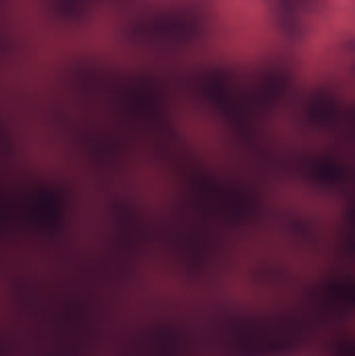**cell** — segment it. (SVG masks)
Segmentation results:
<instances>
[{"mask_svg": "<svg viewBox=\"0 0 355 356\" xmlns=\"http://www.w3.org/2000/svg\"><path fill=\"white\" fill-rule=\"evenodd\" d=\"M297 328L283 318H264L238 330V348L249 355H270L289 348L298 340Z\"/></svg>", "mask_w": 355, "mask_h": 356, "instance_id": "obj_1", "label": "cell"}]
</instances>
